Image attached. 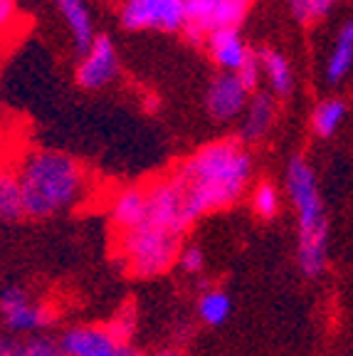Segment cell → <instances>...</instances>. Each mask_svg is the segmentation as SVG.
Returning a JSON list of instances; mask_svg holds the SVG:
<instances>
[{"label":"cell","instance_id":"obj_1","mask_svg":"<svg viewBox=\"0 0 353 356\" xmlns=\"http://www.w3.org/2000/svg\"><path fill=\"white\" fill-rule=\"evenodd\" d=\"M252 176V161L240 141H215L195 151L176 173L188 222L217 208L232 206L245 193Z\"/></svg>","mask_w":353,"mask_h":356},{"label":"cell","instance_id":"obj_2","mask_svg":"<svg viewBox=\"0 0 353 356\" xmlns=\"http://www.w3.org/2000/svg\"><path fill=\"white\" fill-rule=\"evenodd\" d=\"M28 218H50L77 206L87 191V176L72 156L52 149H33L15 166Z\"/></svg>","mask_w":353,"mask_h":356},{"label":"cell","instance_id":"obj_3","mask_svg":"<svg viewBox=\"0 0 353 356\" xmlns=\"http://www.w3.org/2000/svg\"><path fill=\"white\" fill-rule=\"evenodd\" d=\"M287 191L299 216V267L306 277H319L326 267L329 222L324 216V203H321L314 168L302 156H294L289 161Z\"/></svg>","mask_w":353,"mask_h":356},{"label":"cell","instance_id":"obj_4","mask_svg":"<svg viewBox=\"0 0 353 356\" xmlns=\"http://www.w3.org/2000/svg\"><path fill=\"white\" fill-rule=\"evenodd\" d=\"M181 233L144 220L138 228L122 235V250L129 267L141 277L163 273L178 255Z\"/></svg>","mask_w":353,"mask_h":356},{"label":"cell","instance_id":"obj_5","mask_svg":"<svg viewBox=\"0 0 353 356\" xmlns=\"http://www.w3.org/2000/svg\"><path fill=\"white\" fill-rule=\"evenodd\" d=\"M252 0H188L186 35L193 42H205L213 33L238 28Z\"/></svg>","mask_w":353,"mask_h":356},{"label":"cell","instance_id":"obj_6","mask_svg":"<svg viewBox=\"0 0 353 356\" xmlns=\"http://www.w3.org/2000/svg\"><path fill=\"white\" fill-rule=\"evenodd\" d=\"M188 0H122V25L126 30L176 33L186 28Z\"/></svg>","mask_w":353,"mask_h":356},{"label":"cell","instance_id":"obj_7","mask_svg":"<svg viewBox=\"0 0 353 356\" xmlns=\"http://www.w3.org/2000/svg\"><path fill=\"white\" fill-rule=\"evenodd\" d=\"M249 104V89L243 84L238 72H220L213 77L205 92V109L215 122H232Z\"/></svg>","mask_w":353,"mask_h":356},{"label":"cell","instance_id":"obj_8","mask_svg":"<svg viewBox=\"0 0 353 356\" xmlns=\"http://www.w3.org/2000/svg\"><path fill=\"white\" fill-rule=\"evenodd\" d=\"M119 74V57H116V47L106 35H99L94 40V44L82 55L77 65V84L89 92L104 89L111 84Z\"/></svg>","mask_w":353,"mask_h":356},{"label":"cell","instance_id":"obj_9","mask_svg":"<svg viewBox=\"0 0 353 356\" xmlns=\"http://www.w3.org/2000/svg\"><path fill=\"white\" fill-rule=\"evenodd\" d=\"M3 317L13 332H38L47 324V312L33 305L20 287H8L3 292Z\"/></svg>","mask_w":353,"mask_h":356},{"label":"cell","instance_id":"obj_10","mask_svg":"<svg viewBox=\"0 0 353 356\" xmlns=\"http://www.w3.org/2000/svg\"><path fill=\"white\" fill-rule=\"evenodd\" d=\"M205 47H208L210 57L220 67L222 72H240V67L245 65V60L249 57L247 44L240 38L238 28H225L213 33L208 40H205Z\"/></svg>","mask_w":353,"mask_h":356},{"label":"cell","instance_id":"obj_11","mask_svg":"<svg viewBox=\"0 0 353 356\" xmlns=\"http://www.w3.org/2000/svg\"><path fill=\"white\" fill-rule=\"evenodd\" d=\"M149 213V195L141 188H126L111 203V222L124 233L138 228Z\"/></svg>","mask_w":353,"mask_h":356},{"label":"cell","instance_id":"obj_12","mask_svg":"<svg viewBox=\"0 0 353 356\" xmlns=\"http://www.w3.org/2000/svg\"><path fill=\"white\" fill-rule=\"evenodd\" d=\"M119 341L109 329L99 327H74L62 337L65 356H99L106 346Z\"/></svg>","mask_w":353,"mask_h":356},{"label":"cell","instance_id":"obj_13","mask_svg":"<svg viewBox=\"0 0 353 356\" xmlns=\"http://www.w3.org/2000/svg\"><path fill=\"white\" fill-rule=\"evenodd\" d=\"M57 8H60L62 17H65L69 35H72L74 50L87 52L94 44V28H92V15H89L84 0H57Z\"/></svg>","mask_w":353,"mask_h":356},{"label":"cell","instance_id":"obj_14","mask_svg":"<svg viewBox=\"0 0 353 356\" xmlns=\"http://www.w3.org/2000/svg\"><path fill=\"white\" fill-rule=\"evenodd\" d=\"M272 122H274V99L267 92H257V95L249 99L247 109H245L243 119V134L245 141H260L267 131H270Z\"/></svg>","mask_w":353,"mask_h":356},{"label":"cell","instance_id":"obj_15","mask_svg":"<svg viewBox=\"0 0 353 356\" xmlns=\"http://www.w3.org/2000/svg\"><path fill=\"white\" fill-rule=\"evenodd\" d=\"M260 60H262V72H265L270 87L274 89V95L287 97L294 89V72L292 67H289L287 57L281 55V52L272 50V47H262Z\"/></svg>","mask_w":353,"mask_h":356},{"label":"cell","instance_id":"obj_16","mask_svg":"<svg viewBox=\"0 0 353 356\" xmlns=\"http://www.w3.org/2000/svg\"><path fill=\"white\" fill-rule=\"evenodd\" d=\"M353 67V20L346 22L341 28L336 38V44H334L331 57L326 62V79L331 84L341 82Z\"/></svg>","mask_w":353,"mask_h":356},{"label":"cell","instance_id":"obj_17","mask_svg":"<svg viewBox=\"0 0 353 356\" xmlns=\"http://www.w3.org/2000/svg\"><path fill=\"white\" fill-rule=\"evenodd\" d=\"M343 119H346V104L341 99H326L311 114V127H314V131L319 136L329 139V136H334L338 131Z\"/></svg>","mask_w":353,"mask_h":356},{"label":"cell","instance_id":"obj_18","mask_svg":"<svg viewBox=\"0 0 353 356\" xmlns=\"http://www.w3.org/2000/svg\"><path fill=\"white\" fill-rule=\"evenodd\" d=\"M230 309H232L230 297H227L225 292H220V289H210V292H205L198 302L200 319H203L205 324H210V327H220V324H225L227 317H230Z\"/></svg>","mask_w":353,"mask_h":356},{"label":"cell","instance_id":"obj_19","mask_svg":"<svg viewBox=\"0 0 353 356\" xmlns=\"http://www.w3.org/2000/svg\"><path fill=\"white\" fill-rule=\"evenodd\" d=\"M0 213H3L6 220H17V218L25 216L20 184H17L15 173L10 171H6L0 178Z\"/></svg>","mask_w":353,"mask_h":356},{"label":"cell","instance_id":"obj_20","mask_svg":"<svg viewBox=\"0 0 353 356\" xmlns=\"http://www.w3.org/2000/svg\"><path fill=\"white\" fill-rule=\"evenodd\" d=\"M252 208L257 216L262 218H274L279 211V191L270 181H262L257 188L252 191Z\"/></svg>","mask_w":353,"mask_h":356},{"label":"cell","instance_id":"obj_21","mask_svg":"<svg viewBox=\"0 0 353 356\" xmlns=\"http://www.w3.org/2000/svg\"><path fill=\"white\" fill-rule=\"evenodd\" d=\"M289 8H292L294 17L306 25V22L324 17L331 8V0H289Z\"/></svg>","mask_w":353,"mask_h":356},{"label":"cell","instance_id":"obj_22","mask_svg":"<svg viewBox=\"0 0 353 356\" xmlns=\"http://www.w3.org/2000/svg\"><path fill=\"white\" fill-rule=\"evenodd\" d=\"M262 60H260V52H249V57L245 60V65L240 67L238 77L243 79L245 87L252 92V89H257V84H260V77H262Z\"/></svg>","mask_w":353,"mask_h":356},{"label":"cell","instance_id":"obj_23","mask_svg":"<svg viewBox=\"0 0 353 356\" xmlns=\"http://www.w3.org/2000/svg\"><path fill=\"white\" fill-rule=\"evenodd\" d=\"M13 356H60V349L47 339H30L20 346H13Z\"/></svg>","mask_w":353,"mask_h":356},{"label":"cell","instance_id":"obj_24","mask_svg":"<svg viewBox=\"0 0 353 356\" xmlns=\"http://www.w3.org/2000/svg\"><path fill=\"white\" fill-rule=\"evenodd\" d=\"M178 262H181V267L186 270L188 275H195L203 270V252H200V248H186V250L178 255Z\"/></svg>","mask_w":353,"mask_h":356},{"label":"cell","instance_id":"obj_25","mask_svg":"<svg viewBox=\"0 0 353 356\" xmlns=\"http://www.w3.org/2000/svg\"><path fill=\"white\" fill-rule=\"evenodd\" d=\"M0 17H3V28H8L17 17V3L15 0H0Z\"/></svg>","mask_w":353,"mask_h":356},{"label":"cell","instance_id":"obj_26","mask_svg":"<svg viewBox=\"0 0 353 356\" xmlns=\"http://www.w3.org/2000/svg\"><path fill=\"white\" fill-rule=\"evenodd\" d=\"M158 356H173V354H168V351H163V354H158Z\"/></svg>","mask_w":353,"mask_h":356},{"label":"cell","instance_id":"obj_27","mask_svg":"<svg viewBox=\"0 0 353 356\" xmlns=\"http://www.w3.org/2000/svg\"><path fill=\"white\" fill-rule=\"evenodd\" d=\"M331 3H334V0H331Z\"/></svg>","mask_w":353,"mask_h":356},{"label":"cell","instance_id":"obj_28","mask_svg":"<svg viewBox=\"0 0 353 356\" xmlns=\"http://www.w3.org/2000/svg\"><path fill=\"white\" fill-rule=\"evenodd\" d=\"M351 356H353V354H351Z\"/></svg>","mask_w":353,"mask_h":356}]
</instances>
